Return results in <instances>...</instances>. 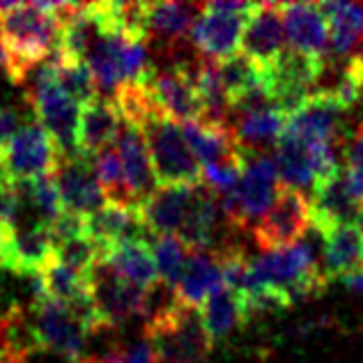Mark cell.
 <instances>
[{
    "label": "cell",
    "mask_w": 363,
    "mask_h": 363,
    "mask_svg": "<svg viewBox=\"0 0 363 363\" xmlns=\"http://www.w3.org/2000/svg\"><path fill=\"white\" fill-rule=\"evenodd\" d=\"M60 3H18L0 16V44L5 74L12 83H26L37 67L49 62L60 49Z\"/></svg>",
    "instance_id": "6da1fadb"
},
{
    "label": "cell",
    "mask_w": 363,
    "mask_h": 363,
    "mask_svg": "<svg viewBox=\"0 0 363 363\" xmlns=\"http://www.w3.org/2000/svg\"><path fill=\"white\" fill-rule=\"evenodd\" d=\"M320 255H324V242L318 246L303 237L299 244L262 253L253 260V279L288 303L311 299L327 288L329 279L320 264Z\"/></svg>",
    "instance_id": "7a4b0ae2"
},
{
    "label": "cell",
    "mask_w": 363,
    "mask_h": 363,
    "mask_svg": "<svg viewBox=\"0 0 363 363\" xmlns=\"http://www.w3.org/2000/svg\"><path fill=\"white\" fill-rule=\"evenodd\" d=\"M28 92L26 101L33 108L37 124L49 133L58 145L62 159L79 157V118H81V104L74 101L67 94L58 81H55V65L53 60L40 65L37 69L26 79Z\"/></svg>",
    "instance_id": "3957f363"
},
{
    "label": "cell",
    "mask_w": 363,
    "mask_h": 363,
    "mask_svg": "<svg viewBox=\"0 0 363 363\" xmlns=\"http://www.w3.org/2000/svg\"><path fill=\"white\" fill-rule=\"evenodd\" d=\"M145 340L155 347L161 363H205L214 347L200 313L179 301L147 318Z\"/></svg>",
    "instance_id": "277c9868"
},
{
    "label": "cell",
    "mask_w": 363,
    "mask_h": 363,
    "mask_svg": "<svg viewBox=\"0 0 363 363\" xmlns=\"http://www.w3.org/2000/svg\"><path fill=\"white\" fill-rule=\"evenodd\" d=\"M281 177L276 170V161L269 155L246 159L244 175L235 191L221 200V209L228 228L235 230H248L257 225V221L274 207L281 194Z\"/></svg>",
    "instance_id": "5b68a950"
},
{
    "label": "cell",
    "mask_w": 363,
    "mask_h": 363,
    "mask_svg": "<svg viewBox=\"0 0 363 363\" xmlns=\"http://www.w3.org/2000/svg\"><path fill=\"white\" fill-rule=\"evenodd\" d=\"M143 136L147 143L159 186L203 184V166L189 147L182 124L166 116H155L143 127Z\"/></svg>",
    "instance_id": "8992f818"
},
{
    "label": "cell",
    "mask_w": 363,
    "mask_h": 363,
    "mask_svg": "<svg viewBox=\"0 0 363 363\" xmlns=\"http://www.w3.org/2000/svg\"><path fill=\"white\" fill-rule=\"evenodd\" d=\"M255 3H205L189 40L207 60H230L242 49L248 16L255 12Z\"/></svg>",
    "instance_id": "52a82bcc"
},
{
    "label": "cell",
    "mask_w": 363,
    "mask_h": 363,
    "mask_svg": "<svg viewBox=\"0 0 363 363\" xmlns=\"http://www.w3.org/2000/svg\"><path fill=\"white\" fill-rule=\"evenodd\" d=\"M62 157L55 140L42 124H23L18 133L0 152V168L18 184L40 177H51L60 168Z\"/></svg>",
    "instance_id": "ba28073f"
},
{
    "label": "cell",
    "mask_w": 363,
    "mask_h": 363,
    "mask_svg": "<svg viewBox=\"0 0 363 363\" xmlns=\"http://www.w3.org/2000/svg\"><path fill=\"white\" fill-rule=\"evenodd\" d=\"M311 228V200L299 191L283 186L274 207L257 221L251 233L262 253H272L299 244Z\"/></svg>",
    "instance_id": "9c48e42d"
},
{
    "label": "cell",
    "mask_w": 363,
    "mask_h": 363,
    "mask_svg": "<svg viewBox=\"0 0 363 363\" xmlns=\"http://www.w3.org/2000/svg\"><path fill=\"white\" fill-rule=\"evenodd\" d=\"M200 60L196 65H152L143 81L155 97L161 116L177 124L200 120V113H203L196 92V69Z\"/></svg>",
    "instance_id": "30bf717a"
},
{
    "label": "cell",
    "mask_w": 363,
    "mask_h": 363,
    "mask_svg": "<svg viewBox=\"0 0 363 363\" xmlns=\"http://www.w3.org/2000/svg\"><path fill=\"white\" fill-rule=\"evenodd\" d=\"M30 320L40 347L69 363L83 359V345L88 329L79 322L69 306L55 303L51 299L35 301L30 306Z\"/></svg>",
    "instance_id": "8fae6325"
},
{
    "label": "cell",
    "mask_w": 363,
    "mask_h": 363,
    "mask_svg": "<svg viewBox=\"0 0 363 363\" xmlns=\"http://www.w3.org/2000/svg\"><path fill=\"white\" fill-rule=\"evenodd\" d=\"M88 288L104 329L118 327L136 315H145L147 290L120 279L106 262L94 264L88 274Z\"/></svg>",
    "instance_id": "7c38bea8"
},
{
    "label": "cell",
    "mask_w": 363,
    "mask_h": 363,
    "mask_svg": "<svg viewBox=\"0 0 363 363\" xmlns=\"http://www.w3.org/2000/svg\"><path fill=\"white\" fill-rule=\"evenodd\" d=\"M345 113L347 108L338 101V97H333L327 90H315L311 97L303 101V106L288 118L285 131H290L299 138L322 140V143H331V145H338V143L347 140Z\"/></svg>",
    "instance_id": "4fadbf2b"
},
{
    "label": "cell",
    "mask_w": 363,
    "mask_h": 363,
    "mask_svg": "<svg viewBox=\"0 0 363 363\" xmlns=\"http://www.w3.org/2000/svg\"><path fill=\"white\" fill-rule=\"evenodd\" d=\"M285 35L290 51L318 60H329V21L322 12V5L315 3H281Z\"/></svg>",
    "instance_id": "5bb4252c"
},
{
    "label": "cell",
    "mask_w": 363,
    "mask_h": 363,
    "mask_svg": "<svg viewBox=\"0 0 363 363\" xmlns=\"http://www.w3.org/2000/svg\"><path fill=\"white\" fill-rule=\"evenodd\" d=\"M242 51L260 67H272L281 55L288 51V35L281 3H262L248 16Z\"/></svg>",
    "instance_id": "9a60e30c"
},
{
    "label": "cell",
    "mask_w": 363,
    "mask_h": 363,
    "mask_svg": "<svg viewBox=\"0 0 363 363\" xmlns=\"http://www.w3.org/2000/svg\"><path fill=\"white\" fill-rule=\"evenodd\" d=\"M55 184L60 191V200L65 212L88 218L106 205L97 175H94L92 159L88 157H72L62 159L60 168L55 170Z\"/></svg>",
    "instance_id": "2e32d148"
},
{
    "label": "cell",
    "mask_w": 363,
    "mask_h": 363,
    "mask_svg": "<svg viewBox=\"0 0 363 363\" xmlns=\"http://www.w3.org/2000/svg\"><path fill=\"white\" fill-rule=\"evenodd\" d=\"M359 212L361 203L350 186L345 168H340L333 177L315 186L311 194V221L320 235L342 223H354Z\"/></svg>",
    "instance_id": "e0dca14e"
},
{
    "label": "cell",
    "mask_w": 363,
    "mask_h": 363,
    "mask_svg": "<svg viewBox=\"0 0 363 363\" xmlns=\"http://www.w3.org/2000/svg\"><path fill=\"white\" fill-rule=\"evenodd\" d=\"M113 145H116L118 155H120L133 205L140 207L159 189V182L155 175V168H152L150 150H147L145 136H143V129L122 122L120 133Z\"/></svg>",
    "instance_id": "ac0fdd59"
},
{
    "label": "cell",
    "mask_w": 363,
    "mask_h": 363,
    "mask_svg": "<svg viewBox=\"0 0 363 363\" xmlns=\"http://www.w3.org/2000/svg\"><path fill=\"white\" fill-rule=\"evenodd\" d=\"M55 255L51 228L44 223L16 225L9 235L3 269L16 276H37Z\"/></svg>",
    "instance_id": "d6986e66"
},
{
    "label": "cell",
    "mask_w": 363,
    "mask_h": 363,
    "mask_svg": "<svg viewBox=\"0 0 363 363\" xmlns=\"http://www.w3.org/2000/svg\"><path fill=\"white\" fill-rule=\"evenodd\" d=\"M200 186V184H198ZM196 186H159L145 203L138 207L143 225L155 235H175L184 225L189 209L194 205Z\"/></svg>",
    "instance_id": "ffe728a7"
},
{
    "label": "cell",
    "mask_w": 363,
    "mask_h": 363,
    "mask_svg": "<svg viewBox=\"0 0 363 363\" xmlns=\"http://www.w3.org/2000/svg\"><path fill=\"white\" fill-rule=\"evenodd\" d=\"M203 5L189 3H143L145 12V42L159 44L164 51L175 46L191 35Z\"/></svg>",
    "instance_id": "44dd1931"
},
{
    "label": "cell",
    "mask_w": 363,
    "mask_h": 363,
    "mask_svg": "<svg viewBox=\"0 0 363 363\" xmlns=\"http://www.w3.org/2000/svg\"><path fill=\"white\" fill-rule=\"evenodd\" d=\"M120 127V111L111 97H97L88 101L85 106H81L79 118V136H76L79 155L92 159L101 150L111 147L118 138Z\"/></svg>",
    "instance_id": "7402d4cb"
},
{
    "label": "cell",
    "mask_w": 363,
    "mask_h": 363,
    "mask_svg": "<svg viewBox=\"0 0 363 363\" xmlns=\"http://www.w3.org/2000/svg\"><path fill=\"white\" fill-rule=\"evenodd\" d=\"M221 262L214 251H196L189 255L182 279L175 285V297L182 306L200 311L203 303L223 288Z\"/></svg>",
    "instance_id": "603a6c76"
},
{
    "label": "cell",
    "mask_w": 363,
    "mask_h": 363,
    "mask_svg": "<svg viewBox=\"0 0 363 363\" xmlns=\"http://www.w3.org/2000/svg\"><path fill=\"white\" fill-rule=\"evenodd\" d=\"M329 21V65H340L363 51V5L361 3H322Z\"/></svg>",
    "instance_id": "cb8c5ba5"
},
{
    "label": "cell",
    "mask_w": 363,
    "mask_h": 363,
    "mask_svg": "<svg viewBox=\"0 0 363 363\" xmlns=\"http://www.w3.org/2000/svg\"><path fill=\"white\" fill-rule=\"evenodd\" d=\"M230 127L242 155L246 159H251V157L267 155V147L279 145L283 131L288 127V118L276 106H267L233 118Z\"/></svg>",
    "instance_id": "d4e9b609"
},
{
    "label": "cell",
    "mask_w": 363,
    "mask_h": 363,
    "mask_svg": "<svg viewBox=\"0 0 363 363\" xmlns=\"http://www.w3.org/2000/svg\"><path fill=\"white\" fill-rule=\"evenodd\" d=\"M182 131H184L189 147L194 150V155L203 168L242 155L230 124H212V122L194 120L182 124Z\"/></svg>",
    "instance_id": "484cf974"
},
{
    "label": "cell",
    "mask_w": 363,
    "mask_h": 363,
    "mask_svg": "<svg viewBox=\"0 0 363 363\" xmlns=\"http://www.w3.org/2000/svg\"><path fill=\"white\" fill-rule=\"evenodd\" d=\"M324 272L329 279L363 272V235L357 223H342L322 235Z\"/></svg>",
    "instance_id": "4316f807"
},
{
    "label": "cell",
    "mask_w": 363,
    "mask_h": 363,
    "mask_svg": "<svg viewBox=\"0 0 363 363\" xmlns=\"http://www.w3.org/2000/svg\"><path fill=\"white\" fill-rule=\"evenodd\" d=\"M198 313L200 320H203L205 331L214 342L225 340L233 331L244 327L248 318H251L246 299L237 290L225 288V285L216 294H212Z\"/></svg>",
    "instance_id": "83f0119b"
},
{
    "label": "cell",
    "mask_w": 363,
    "mask_h": 363,
    "mask_svg": "<svg viewBox=\"0 0 363 363\" xmlns=\"http://www.w3.org/2000/svg\"><path fill=\"white\" fill-rule=\"evenodd\" d=\"M104 262H106L120 279L136 285V288L150 290L159 283L155 253H152L147 240L124 242L116 248H111Z\"/></svg>",
    "instance_id": "f1b7e54d"
},
{
    "label": "cell",
    "mask_w": 363,
    "mask_h": 363,
    "mask_svg": "<svg viewBox=\"0 0 363 363\" xmlns=\"http://www.w3.org/2000/svg\"><path fill=\"white\" fill-rule=\"evenodd\" d=\"M196 92L200 101V120L212 124H230V99L223 88L218 65L203 58L196 69Z\"/></svg>",
    "instance_id": "f546056e"
},
{
    "label": "cell",
    "mask_w": 363,
    "mask_h": 363,
    "mask_svg": "<svg viewBox=\"0 0 363 363\" xmlns=\"http://www.w3.org/2000/svg\"><path fill=\"white\" fill-rule=\"evenodd\" d=\"M37 281H40L46 299L62 306H72L90 294L88 276H83L76 269H72V267H67L65 262H60L58 255H53L46 262L44 269L37 274Z\"/></svg>",
    "instance_id": "4dcf8cb0"
},
{
    "label": "cell",
    "mask_w": 363,
    "mask_h": 363,
    "mask_svg": "<svg viewBox=\"0 0 363 363\" xmlns=\"http://www.w3.org/2000/svg\"><path fill=\"white\" fill-rule=\"evenodd\" d=\"M92 168L97 175L99 189L108 205H124V207H136L133 198L129 194L127 175H124L122 161L116 145H111L106 150H101L99 155L92 157Z\"/></svg>",
    "instance_id": "1f68e13d"
},
{
    "label": "cell",
    "mask_w": 363,
    "mask_h": 363,
    "mask_svg": "<svg viewBox=\"0 0 363 363\" xmlns=\"http://www.w3.org/2000/svg\"><path fill=\"white\" fill-rule=\"evenodd\" d=\"M150 248H152V253H155L159 281L175 290V285L182 279V272H184L191 251L184 244H182V240L175 235H155V237H150Z\"/></svg>",
    "instance_id": "d6a6232c"
},
{
    "label": "cell",
    "mask_w": 363,
    "mask_h": 363,
    "mask_svg": "<svg viewBox=\"0 0 363 363\" xmlns=\"http://www.w3.org/2000/svg\"><path fill=\"white\" fill-rule=\"evenodd\" d=\"M51 60L55 65V81H58L60 88L69 94L74 101H79L81 106H85L88 101L99 97L97 83H94V76L88 65L79 60H69L60 53H55Z\"/></svg>",
    "instance_id": "836d02e7"
},
{
    "label": "cell",
    "mask_w": 363,
    "mask_h": 363,
    "mask_svg": "<svg viewBox=\"0 0 363 363\" xmlns=\"http://www.w3.org/2000/svg\"><path fill=\"white\" fill-rule=\"evenodd\" d=\"M218 74H221L223 88L228 92V99H230V104L264 81V67L253 62L244 53H237V55H233L230 60L218 65Z\"/></svg>",
    "instance_id": "e575fe53"
},
{
    "label": "cell",
    "mask_w": 363,
    "mask_h": 363,
    "mask_svg": "<svg viewBox=\"0 0 363 363\" xmlns=\"http://www.w3.org/2000/svg\"><path fill=\"white\" fill-rule=\"evenodd\" d=\"M101 363H161L155 347L143 338L140 342H131V345H122L113 350L111 354L104 357Z\"/></svg>",
    "instance_id": "d590c367"
},
{
    "label": "cell",
    "mask_w": 363,
    "mask_h": 363,
    "mask_svg": "<svg viewBox=\"0 0 363 363\" xmlns=\"http://www.w3.org/2000/svg\"><path fill=\"white\" fill-rule=\"evenodd\" d=\"M345 161L347 168L363 170V120L357 124V129L345 140Z\"/></svg>",
    "instance_id": "8d00e7d4"
},
{
    "label": "cell",
    "mask_w": 363,
    "mask_h": 363,
    "mask_svg": "<svg viewBox=\"0 0 363 363\" xmlns=\"http://www.w3.org/2000/svg\"><path fill=\"white\" fill-rule=\"evenodd\" d=\"M345 173H347L352 191H354L357 200H359L361 207H363V170H354V168H347L345 166Z\"/></svg>",
    "instance_id": "74e56055"
},
{
    "label": "cell",
    "mask_w": 363,
    "mask_h": 363,
    "mask_svg": "<svg viewBox=\"0 0 363 363\" xmlns=\"http://www.w3.org/2000/svg\"><path fill=\"white\" fill-rule=\"evenodd\" d=\"M342 285L350 290V292H354V294H363V272H354V274H347V276H342Z\"/></svg>",
    "instance_id": "f35d334b"
},
{
    "label": "cell",
    "mask_w": 363,
    "mask_h": 363,
    "mask_svg": "<svg viewBox=\"0 0 363 363\" xmlns=\"http://www.w3.org/2000/svg\"><path fill=\"white\" fill-rule=\"evenodd\" d=\"M357 228H359V230H361V235H363V207H361V212H359V216H357Z\"/></svg>",
    "instance_id": "ab89813d"
}]
</instances>
